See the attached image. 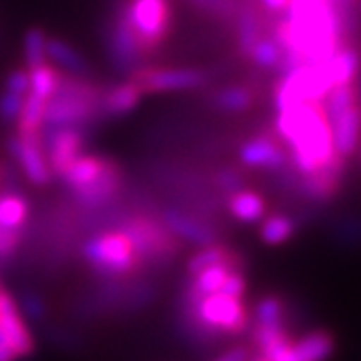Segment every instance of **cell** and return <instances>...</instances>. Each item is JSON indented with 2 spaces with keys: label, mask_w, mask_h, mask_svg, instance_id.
<instances>
[{
  "label": "cell",
  "mask_w": 361,
  "mask_h": 361,
  "mask_svg": "<svg viewBox=\"0 0 361 361\" xmlns=\"http://www.w3.org/2000/svg\"><path fill=\"white\" fill-rule=\"evenodd\" d=\"M341 14L327 0H289L285 18L275 28V42L283 52L281 71L329 59L339 47Z\"/></svg>",
  "instance_id": "obj_1"
},
{
  "label": "cell",
  "mask_w": 361,
  "mask_h": 361,
  "mask_svg": "<svg viewBox=\"0 0 361 361\" xmlns=\"http://www.w3.org/2000/svg\"><path fill=\"white\" fill-rule=\"evenodd\" d=\"M275 130L287 142L291 165L303 177L325 167L337 155L322 103L295 104L279 111Z\"/></svg>",
  "instance_id": "obj_2"
},
{
  "label": "cell",
  "mask_w": 361,
  "mask_h": 361,
  "mask_svg": "<svg viewBox=\"0 0 361 361\" xmlns=\"http://www.w3.org/2000/svg\"><path fill=\"white\" fill-rule=\"evenodd\" d=\"M99 99H101V89L90 78L63 75L56 92L47 101L44 121L40 129H65V127L85 129L89 123L101 118Z\"/></svg>",
  "instance_id": "obj_3"
},
{
  "label": "cell",
  "mask_w": 361,
  "mask_h": 361,
  "mask_svg": "<svg viewBox=\"0 0 361 361\" xmlns=\"http://www.w3.org/2000/svg\"><path fill=\"white\" fill-rule=\"evenodd\" d=\"M82 257L92 271L104 279L127 277L139 267L129 237L121 229L89 239L82 247Z\"/></svg>",
  "instance_id": "obj_4"
},
{
  "label": "cell",
  "mask_w": 361,
  "mask_h": 361,
  "mask_svg": "<svg viewBox=\"0 0 361 361\" xmlns=\"http://www.w3.org/2000/svg\"><path fill=\"white\" fill-rule=\"evenodd\" d=\"M129 25L137 37L141 52L147 56L155 54L167 40L173 8L171 0H129L125 2Z\"/></svg>",
  "instance_id": "obj_5"
},
{
  "label": "cell",
  "mask_w": 361,
  "mask_h": 361,
  "mask_svg": "<svg viewBox=\"0 0 361 361\" xmlns=\"http://www.w3.org/2000/svg\"><path fill=\"white\" fill-rule=\"evenodd\" d=\"M121 231L129 237L135 257L141 263L147 261H165V259L175 255V235L169 233L165 225H161L159 221L149 219V217H133L129 219Z\"/></svg>",
  "instance_id": "obj_6"
},
{
  "label": "cell",
  "mask_w": 361,
  "mask_h": 361,
  "mask_svg": "<svg viewBox=\"0 0 361 361\" xmlns=\"http://www.w3.org/2000/svg\"><path fill=\"white\" fill-rule=\"evenodd\" d=\"M106 56L116 73L121 75H133L139 68H142L145 54L137 42V37L133 32L127 18L125 4L118 6V11L113 16V25L109 26L106 32Z\"/></svg>",
  "instance_id": "obj_7"
},
{
  "label": "cell",
  "mask_w": 361,
  "mask_h": 361,
  "mask_svg": "<svg viewBox=\"0 0 361 361\" xmlns=\"http://www.w3.org/2000/svg\"><path fill=\"white\" fill-rule=\"evenodd\" d=\"M193 313L207 331H221L229 336L243 334L249 323L241 299L221 295V293L203 297L197 303Z\"/></svg>",
  "instance_id": "obj_8"
},
{
  "label": "cell",
  "mask_w": 361,
  "mask_h": 361,
  "mask_svg": "<svg viewBox=\"0 0 361 361\" xmlns=\"http://www.w3.org/2000/svg\"><path fill=\"white\" fill-rule=\"evenodd\" d=\"M129 80L137 85L142 94L147 92H177V90H197L205 87L209 75L203 68H159L142 66L130 75Z\"/></svg>",
  "instance_id": "obj_9"
},
{
  "label": "cell",
  "mask_w": 361,
  "mask_h": 361,
  "mask_svg": "<svg viewBox=\"0 0 361 361\" xmlns=\"http://www.w3.org/2000/svg\"><path fill=\"white\" fill-rule=\"evenodd\" d=\"M40 142L54 177H63L78 157H82L87 135L80 127H65V129H40Z\"/></svg>",
  "instance_id": "obj_10"
},
{
  "label": "cell",
  "mask_w": 361,
  "mask_h": 361,
  "mask_svg": "<svg viewBox=\"0 0 361 361\" xmlns=\"http://www.w3.org/2000/svg\"><path fill=\"white\" fill-rule=\"evenodd\" d=\"M6 153L13 157L14 163H18V167L23 169L25 177L37 187L49 185L52 179L51 167L47 163V157L42 151V142L40 135H11L4 142Z\"/></svg>",
  "instance_id": "obj_11"
},
{
  "label": "cell",
  "mask_w": 361,
  "mask_h": 361,
  "mask_svg": "<svg viewBox=\"0 0 361 361\" xmlns=\"http://www.w3.org/2000/svg\"><path fill=\"white\" fill-rule=\"evenodd\" d=\"M123 187V169L116 165L113 159L104 161L103 171L85 185L82 189L73 191L77 203L85 209H99L115 199Z\"/></svg>",
  "instance_id": "obj_12"
},
{
  "label": "cell",
  "mask_w": 361,
  "mask_h": 361,
  "mask_svg": "<svg viewBox=\"0 0 361 361\" xmlns=\"http://www.w3.org/2000/svg\"><path fill=\"white\" fill-rule=\"evenodd\" d=\"M0 329L6 336V343L13 349L14 355L20 357H30L35 351V339L30 331L26 329L25 322L18 313L16 301L11 293L0 289Z\"/></svg>",
  "instance_id": "obj_13"
},
{
  "label": "cell",
  "mask_w": 361,
  "mask_h": 361,
  "mask_svg": "<svg viewBox=\"0 0 361 361\" xmlns=\"http://www.w3.org/2000/svg\"><path fill=\"white\" fill-rule=\"evenodd\" d=\"M239 161H241V165L249 169L277 171V169H283L289 159H287L283 147L271 135H259L255 139H249L241 145Z\"/></svg>",
  "instance_id": "obj_14"
},
{
  "label": "cell",
  "mask_w": 361,
  "mask_h": 361,
  "mask_svg": "<svg viewBox=\"0 0 361 361\" xmlns=\"http://www.w3.org/2000/svg\"><path fill=\"white\" fill-rule=\"evenodd\" d=\"M142 92L137 89L133 80H125L113 85L109 89H101V99H99V116L101 118H111V116L129 115L130 111L137 109L141 103Z\"/></svg>",
  "instance_id": "obj_15"
},
{
  "label": "cell",
  "mask_w": 361,
  "mask_h": 361,
  "mask_svg": "<svg viewBox=\"0 0 361 361\" xmlns=\"http://www.w3.org/2000/svg\"><path fill=\"white\" fill-rule=\"evenodd\" d=\"M331 139H334V149L341 159L353 155L357 149L361 137V109L355 104L343 115L336 118L331 125Z\"/></svg>",
  "instance_id": "obj_16"
},
{
  "label": "cell",
  "mask_w": 361,
  "mask_h": 361,
  "mask_svg": "<svg viewBox=\"0 0 361 361\" xmlns=\"http://www.w3.org/2000/svg\"><path fill=\"white\" fill-rule=\"evenodd\" d=\"M47 59H51L54 68L63 71V75L80 78L90 77V65L87 63V59L75 47H71L66 40L49 37L47 39Z\"/></svg>",
  "instance_id": "obj_17"
},
{
  "label": "cell",
  "mask_w": 361,
  "mask_h": 361,
  "mask_svg": "<svg viewBox=\"0 0 361 361\" xmlns=\"http://www.w3.org/2000/svg\"><path fill=\"white\" fill-rule=\"evenodd\" d=\"M163 225L175 237L191 241L195 245L207 247L215 243V235H213L211 229H207L203 223H199V221L185 215V213H180L177 209H165L163 211Z\"/></svg>",
  "instance_id": "obj_18"
},
{
  "label": "cell",
  "mask_w": 361,
  "mask_h": 361,
  "mask_svg": "<svg viewBox=\"0 0 361 361\" xmlns=\"http://www.w3.org/2000/svg\"><path fill=\"white\" fill-rule=\"evenodd\" d=\"M343 169V159L336 155L325 167L317 169L315 173L307 175L303 179V191L311 199H329L336 193L337 185H339V175Z\"/></svg>",
  "instance_id": "obj_19"
},
{
  "label": "cell",
  "mask_w": 361,
  "mask_h": 361,
  "mask_svg": "<svg viewBox=\"0 0 361 361\" xmlns=\"http://www.w3.org/2000/svg\"><path fill=\"white\" fill-rule=\"evenodd\" d=\"M231 271H241V257L237 253H233L229 261L219 263V265H213L209 269L201 271L199 275H195L191 289L201 299L207 295H213V293H219L221 285L225 283V279H227V275Z\"/></svg>",
  "instance_id": "obj_20"
},
{
  "label": "cell",
  "mask_w": 361,
  "mask_h": 361,
  "mask_svg": "<svg viewBox=\"0 0 361 361\" xmlns=\"http://www.w3.org/2000/svg\"><path fill=\"white\" fill-rule=\"evenodd\" d=\"M336 351V341L327 331H311L293 343L297 361H325Z\"/></svg>",
  "instance_id": "obj_21"
},
{
  "label": "cell",
  "mask_w": 361,
  "mask_h": 361,
  "mask_svg": "<svg viewBox=\"0 0 361 361\" xmlns=\"http://www.w3.org/2000/svg\"><path fill=\"white\" fill-rule=\"evenodd\" d=\"M255 103V94L253 90L247 89L243 85H229V87H223V89L215 90L213 97H211V104L221 111V113H245Z\"/></svg>",
  "instance_id": "obj_22"
},
{
  "label": "cell",
  "mask_w": 361,
  "mask_h": 361,
  "mask_svg": "<svg viewBox=\"0 0 361 361\" xmlns=\"http://www.w3.org/2000/svg\"><path fill=\"white\" fill-rule=\"evenodd\" d=\"M106 157L97 155H82L78 157L77 161L66 169V173L61 177V180L65 183L71 191H78L85 185H89L90 180L94 179L104 167Z\"/></svg>",
  "instance_id": "obj_23"
},
{
  "label": "cell",
  "mask_w": 361,
  "mask_h": 361,
  "mask_svg": "<svg viewBox=\"0 0 361 361\" xmlns=\"http://www.w3.org/2000/svg\"><path fill=\"white\" fill-rule=\"evenodd\" d=\"M30 205L26 201L25 195L16 191H4L0 195V227L4 229H14L20 231L28 217Z\"/></svg>",
  "instance_id": "obj_24"
},
{
  "label": "cell",
  "mask_w": 361,
  "mask_h": 361,
  "mask_svg": "<svg viewBox=\"0 0 361 361\" xmlns=\"http://www.w3.org/2000/svg\"><path fill=\"white\" fill-rule=\"evenodd\" d=\"M229 213L241 223H257L265 215V199L255 191H239L229 197Z\"/></svg>",
  "instance_id": "obj_25"
},
{
  "label": "cell",
  "mask_w": 361,
  "mask_h": 361,
  "mask_svg": "<svg viewBox=\"0 0 361 361\" xmlns=\"http://www.w3.org/2000/svg\"><path fill=\"white\" fill-rule=\"evenodd\" d=\"M360 52L353 49H337L329 56V66H331V75L336 87L341 85H351V80L355 78L360 71Z\"/></svg>",
  "instance_id": "obj_26"
},
{
  "label": "cell",
  "mask_w": 361,
  "mask_h": 361,
  "mask_svg": "<svg viewBox=\"0 0 361 361\" xmlns=\"http://www.w3.org/2000/svg\"><path fill=\"white\" fill-rule=\"evenodd\" d=\"M44 109H47V101H42L40 97L28 92L25 97V103L20 109V115L16 121V127H18V135H35L39 133L42 127V121H44Z\"/></svg>",
  "instance_id": "obj_27"
},
{
  "label": "cell",
  "mask_w": 361,
  "mask_h": 361,
  "mask_svg": "<svg viewBox=\"0 0 361 361\" xmlns=\"http://www.w3.org/2000/svg\"><path fill=\"white\" fill-rule=\"evenodd\" d=\"M61 78H63V73L51 65L30 68L28 71V82H30V90L28 92L37 94L42 101H49L52 94L56 92V89H59Z\"/></svg>",
  "instance_id": "obj_28"
},
{
  "label": "cell",
  "mask_w": 361,
  "mask_h": 361,
  "mask_svg": "<svg viewBox=\"0 0 361 361\" xmlns=\"http://www.w3.org/2000/svg\"><path fill=\"white\" fill-rule=\"evenodd\" d=\"M322 106L327 123L331 125V123L343 115L345 111H349L351 106H355V90H353L351 85L336 87V89H331L325 94V99L322 101Z\"/></svg>",
  "instance_id": "obj_29"
},
{
  "label": "cell",
  "mask_w": 361,
  "mask_h": 361,
  "mask_svg": "<svg viewBox=\"0 0 361 361\" xmlns=\"http://www.w3.org/2000/svg\"><path fill=\"white\" fill-rule=\"evenodd\" d=\"M47 39H49L47 32L39 26H32L25 32L23 51H25V63L28 71L47 65Z\"/></svg>",
  "instance_id": "obj_30"
},
{
  "label": "cell",
  "mask_w": 361,
  "mask_h": 361,
  "mask_svg": "<svg viewBox=\"0 0 361 361\" xmlns=\"http://www.w3.org/2000/svg\"><path fill=\"white\" fill-rule=\"evenodd\" d=\"M259 39H261V30H259L257 11L253 6H245L237 20V42L241 52L247 56Z\"/></svg>",
  "instance_id": "obj_31"
},
{
  "label": "cell",
  "mask_w": 361,
  "mask_h": 361,
  "mask_svg": "<svg viewBox=\"0 0 361 361\" xmlns=\"http://www.w3.org/2000/svg\"><path fill=\"white\" fill-rule=\"evenodd\" d=\"M295 233V223L287 215H271L261 225V239L267 245H281Z\"/></svg>",
  "instance_id": "obj_32"
},
{
  "label": "cell",
  "mask_w": 361,
  "mask_h": 361,
  "mask_svg": "<svg viewBox=\"0 0 361 361\" xmlns=\"http://www.w3.org/2000/svg\"><path fill=\"white\" fill-rule=\"evenodd\" d=\"M233 255V251H229L227 247L223 245H207L203 247L199 253H195L193 257L189 259V265H187V271H189V275H199L201 271L209 269V267H213V265H219V263H225V261H229Z\"/></svg>",
  "instance_id": "obj_33"
},
{
  "label": "cell",
  "mask_w": 361,
  "mask_h": 361,
  "mask_svg": "<svg viewBox=\"0 0 361 361\" xmlns=\"http://www.w3.org/2000/svg\"><path fill=\"white\" fill-rule=\"evenodd\" d=\"M285 303L281 297H263L255 307V325H285Z\"/></svg>",
  "instance_id": "obj_34"
},
{
  "label": "cell",
  "mask_w": 361,
  "mask_h": 361,
  "mask_svg": "<svg viewBox=\"0 0 361 361\" xmlns=\"http://www.w3.org/2000/svg\"><path fill=\"white\" fill-rule=\"evenodd\" d=\"M247 56L261 68H273V66H279L283 52L279 49V44L275 42V39L261 37Z\"/></svg>",
  "instance_id": "obj_35"
},
{
  "label": "cell",
  "mask_w": 361,
  "mask_h": 361,
  "mask_svg": "<svg viewBox=\"0 0 361 361\" xmlns=\"http://www.w3.org/2000/svg\"><path fill=\"white\" fill-rule=\"evenodd\" d=\"M23 103H25V97L2 90V94H0V123L2 125H14L18 121Z\"/></svg>",
  "instance_id": "obj_36"
},
{
  "label": "cell",
  "mask_w": 361,
  "mask_h": 361,
  "mask_svg": "<svg viewBox=\"0 0 361 361\" xmlns=\"http://www.w3.org/2000/svg\"><path fill=\"white\" fill-rule=\"evenodd\" d=\"M20 307L30 322L40 323L47 317V305H44L42 297L35 291H23L20 293Z\"/></svg>",
  "instance_id": "obj_37"
},
{
  "label": "cell",
  "mask_w": 361,
  "mask_h": 361,
  "mask_svg": "<svg viewBox=\"0 0 361 361\" xmlns=\"http://www.w3.org/2000/svg\"><path fill=\"white\" fill-rule=\"evenodd\" d=\"M215 183H217V187H219L221 191L227 193L229 197L243 191V175H241L239 169L235 167L221 169L219 173H217V177H215Z\"/></svg>",
  "instance_id": "obj_38"
},
{
  "label": "cell",
  "mask_w": 361,
  "mask_h": 361,
  "mask_svg": "<svg viewBox=\"0 0 361 361\" xmlns=\"http://www.w3.org/2000/svg\"><path fill=\"white\" fill-rule=\"evenodd\" d=\"M4 90L14 92V94H20V97H26L28 90H30L28 71H25V68H13L6 75V78H4Z\"/></svg>",
  "instance_id": "obj_39"
},
{
  "label": "cell",
  "mask_w": 361,
  "mask_h": 361,
  "mask_svg": "<svg viewBox=\"0 0 361 361\" xmlns=\"http://www.w3.org/2000/svg\"><path fill=\"white\" fill-rule=\"evenodd\" d=\"M245 287H247L245 275H243L241 271H231V273L227 275L225 283L221 285L219 293L221 295L241 299V297H243V293H245Z\"/></svg>",
  "instance_id": "obj_40"
},
{
  "label": "cell",
  "mask_w": 361,
  "mask_h": 361,
  "mask_svg": "<svg viewBox=\"0 0 361 361\" xmlns=\"http://www.w3.org/2000/svg\"><path fill=\"white\" fill-rule=\"evenodd\" d=\"M18 233L20 231L0 227V263L8 261L16 253V247H18V241H20Z\"/></svg>",
  "instance_id": "obj_41"
},
{
  "label": "cell",
  "mask_w": 361,
  "mask_h": 361,
  "mask_svg": "<svg viewBox=\"0 0 361 361\" xmlns=\"http://www.w3.org/2000/svg\"><path fill=\"white\" fill-rule=\"evenodd\" d=\"M249 355H247L245 348H231L225 355H221L217 361H247Z\"/></svg>",
  "instance_id": "obj_42"
},
{
  "label": "cell",
  "mask_w": 361,
  "mask_h": 361,
  "mask_svg": "<svg viewBox=\"0 0 361 361\" xmlns=\"http://www.w3.org/2000/svg\"><path fill=\"white\" fill-rule=\"evenodd\" d=\"M187 2H191L199 8H205V11H213V13L223 8V0H187Z\"/></svg>",
  "instance_id": "obj_43"
},
{
  "label": "cell",
  "mask_w": 361,
  "mask_h": 361,
  "mask_svg": "<svg viewBox=\"0 0 361 361\" xmlns=\"http://www.w3.org/2000/svg\"><path fill=\"white\" fill-rule=\"evenodd\" d=\"M263 2V6L271 11V13H279V11H285L287 8V4H289V0H261Z\"/></svg>",
  "instance_id": "obj_44"
},
{
  "label": "cell",
  "mask_w": 361,
  "mask_h": 361,
  "mask_svg": "<svg viewBox=\"0 0 361 361\" xmlns=\"http://www.w3.org/2000/svg\"><path fill=\"white\" fill-rule=\"evenodd\" d=\"M18 357L14 355V351L8 345H0V361H16Z\"/></svg>",
  "instance_id": "obj_45"
},
{
  "label": "cell",
  "mask_w": 361,
  "mask_h": 361,
  "mask_svg": "<svg viewBox=\"0 0 361 361\" xmlns=\"http://www.w3.org/2000/svg\"><path fill=\"white\" fill-rule=\"evenodd\" d=\"M251 361H269V360H267L265 355H257V357H253V360H251Z\"/></svg>",
  "instance_id": "obj_46"
},
{
  "label": "cell",
  "mask_w": 361,
  "mask_h": 361,
  "mask_svg": "<svg viewBox=\"0 0 361 361\" xmlns=\"http://www.w3.org/2000/svg\"><path fill=\"white\" fill-rule=\"evenodd\" d=\"M2 175H4V165L0 163V185H2Z\"/></svg>",
  "instance_id": "obj_47"
}]
</instances>
